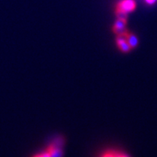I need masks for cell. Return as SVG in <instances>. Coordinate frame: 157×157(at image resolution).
<instances>
[{
    "mask_svg": "<svg viewBox=\"0 0 157 157\" xmlns=\"http://www.w3.org/2000/svg\"><path fill=\"white\" fill-rule=\"evenodd\" d=\"M64 139L61 136H56L50 139L45 150L50 153L52 157H63Z\"/></svg>",
    "mask_w": 157,
    "mask_h": 157,
    "instance_id": "1",
    "label": "cell"
},
{
    "mask_svg": "<svg viewBox=\"0 0 157 157\" xmlns=\"http://www.w3.org/2000/svg\"><path fill=\"white\" fill-rule=\"evenodd\" d=\"M31 157H52V156H51L50 154L48 151L44 150L42 151L38 152L36 153V154H34Z\"/></svg>",
    "mask_w": 157,
    "mask_h": 157,
    "instance_id": "7",
    "label": "cell"
},
{
    "mask_svg": "<svg viewBox=\"0 0 157 157\" xmlns=\"http://www.w3.org/2000/svg\"><path fill=\"white\" fill-rule=\"evenodd\" d=\"M126 18H118L113 27V31H114L115 34H117V35H119L124 32V31H126L125 30V25H126Z\"/></svg>",
    "mask_w": 157,
    "mask_h": 157,
    "instance_id": "5",
    "label": "cell"
},
{
    "mask_svg": "<svg viewBox=\"0 0 157 157\" xmlns=\"http://www.w3.org/2000/svg\"><path fill=\"white\" fill-rule=\"evenodd\" d=\"M124 33H122V34H121L117 35V45L118 48H119L121 52H124V53H127V52H129V51L132 50V48H131V47L129 46V43L127 42L126 38H125L124 35Z\"/></svg>",
    "mask_w": 157,
    "mask_h": 157,
    "instance_id": "3",
    "label": "cell"
},
{
    "mask_svg": "<svg viewBox=\"0 0 157 157\" xmlns=\"http://www.w3.org/2000/svg\"><path fill=\"white\" fill-rule=\"evenodd\" d=\"M135 9L134 0H123L118 4L117 7V15L118 18H126L127 14Z\"/></svg>",
    "mask_w": 157,
    "mask_h": 157,
    "instance_id": "2",
    "label": "cell"
},
{
    "mask_svg": "<svg viewBox=\"0 0 157 157\" xmlns=\"http://www.w3.org/2000/svg\"><path fill=\"white\" fill-rule=\"evenodd\" d=\"M99 157H130L127 153L117 149H108L100 154Z\"/></svg>",
    "mask_w": 157,
    "mask_h": 157,
    "instance_id": "4",
    "label": "cell"
},
{
    "mask_svg": "<svg viewBox=\"0 0 157 157\" xmlns=\"http://www.w3.org/2000/svg\"><path fill=\"white\" fill-rule=\"evenodd\" d=\"M124 35L125 38H126L127 42L129 43L131 48L133 49L136 48L137 44H138V40H137V37L135 36V34H132V33H129L128 31H126L124 33Z\"/></svg>",
    "mask_w": 157,
    "mask_h": 157,
    "instance_id": "6",
    "label": "cell"
},
{
    "mask_svg": "<svg viewBox=\"0 0 157 157\" xmlns=\"http://www.w3.org/2000/svg\"><path fill=\"white\" fill-rule=\"evenodd\" d=\"M156 1V0H146V2H148V4H153L154 2Z\"/></svg>",
    "mask_w": 157,
    "mask_h": 157,
    "instance_id": "8",
    "label": "cell"
}]
</instances>
